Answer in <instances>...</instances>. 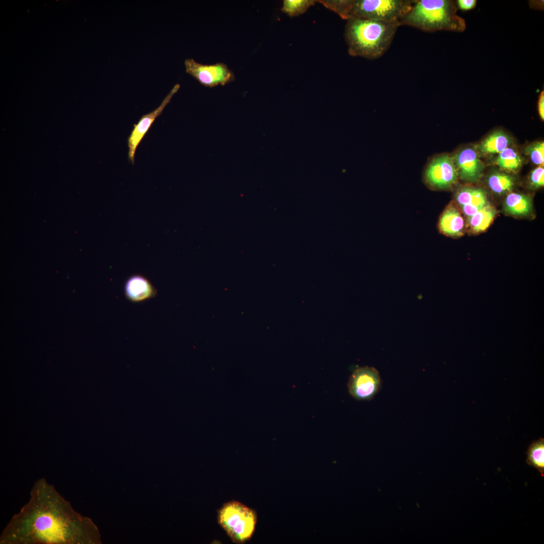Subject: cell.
Wrapping results in <instances>:
<instances>
[{
	"mask_svg": "<svg viewBox=\"0 0 544 544\" xmlns=\"http://www.w3.org/2000/svg\"><path fill=\"white\" fill-rule=\"evenodd\" d=\"M100 536L44 478L35 482L28 502L4 529L1 544H96Z\"/></svg>",
	"mask_w": 544,
	"mask_h": 544,
	"instance_id": "cell-1",
	"label": "cell"
},
{
	"mask_svg": "<svg viewBox=\"0 0 544 544\" xmlns=\"http://www.w3.org/2000/svg\"><path fill=\"white\" fill-rule=\"evenodd\" d=\"M399 26L398 20L348 19L344 37L349 54L369 59L381 57L390 46Z\"/></svg>",
	"mask_w": 544,
	"mask_h": 544,
	"instance_id": "cell-2",
	"label": "cell"
},
{
	"mask_svg": "<svg viewBox=\"0 0 544 544\" xmlns=\"http://www.w3.org/2000/svg\"><path fill=\"white\" fill-rule=\"evenodd\" d=\"M456 1L414 0L410 10L399 20L405 25L434 32L448 31L461 32L466 28L465 20L456 14Z\"/></svg>",
	"mask_w": 544,
	"mask_h": 544,
	"instance_id": "cell-3",
	"label": "cell"
},
{
	"mask_svg": "<svg viewBox=\"0 0 544 544\" xmlns=\"http://www.w3.org/2000/svg\"><path fill=\"white\" fill-rule=\"evenodd\" d=\"M414 0H328L326 8L342 19L399 21L411 9Z\"/></svg>",
	"mask_w": 544,
	"mask_h": 544,
	"instance_id": "cell-4",
	"label": "cell"
},
{
	"mask_svg": "<svg viewBox=\"0 0 544 544\" xmlns=\"http://www.w3.org/2000/svg\"><path fill=\"white\" fill-rule=\"evenodd\" d=\"M218 521L234 542L244 543L254 532L257 514L254 510L233 500L224 504L219 510Z\"/></svg>",
	"mask_w": 544,
	"mask_h": 544,
	"instance_id": "cell-5",
	"label": "cell"
},
{
	"mask_svg": "<svg viewBox=\"0 0 544 544\" xmlns=\"http://www.w3.org/2000/svg\"><path fill=\"white\" fill-rule=\"evenodd\" d=\"M184 65L186 73L206 87L225 85L235 80L233 73L223 63L202 64L193 58H187L184 61Z\"/></svg>",
	"mask_w": 544,
	"mask_h": 544,
	"instance_id": "cell-6",
	"label": "cell"
},
{
	"mask_svg": "<svg viewBox=\"0 0 544 544\" xmlns=\"http://www.w3.org/2000/svg\"><path fill=\"white\" fill-rule=\"evenodd\" d=\"M381 380L379 372L372 367L356 369L348 383L349 393L358 400H369L378 392Z\"/></svg>",
	"mask_w": 544,
	"mask_h": 544,
	"instance_id": "cell-7",
	"label": "cell"
},
{
	"mask_svg": "<svg viewBox=\"0 0 544 544\" xmlns=\"http://www.w3.org/2000/svg\"><path fill=\"white\" fill-rule=\"evenodd\" d=\"M457 177L452 158L446 154L434 158L427 167L424 174L426 183L439 189L450 188L456 182Z\"/></svg>",
	"mask_w": 544,
	"mask_h": 544,
	"instance_id": "cell-8",
	"label": "cell"
},
{
	"mask_svg": "<svg viewBox=\"0 0 544 544\" xmlns=\"http://www.w3.org/2000/svg\"><path fill=\"white\" fill-rule=\"evenodd\" d=\"M179 88V84H176L165 97L160 106L152 112L143 115L139 122L133 125V128L127 140L128 158L131 164H134L135 153L138 145L154 121L161 114L166 106L170 103L172 97L178 91Z\"/></svg>",
	"mask_w": 544,
	"mask_h": 544,
	"instance_id": "cell-9",
	"label": "cell"
},
{
	"mask_svg": "<svg viewBox=\"0 0 544 544\" xmlns=\"http://www.w3.org/2000/svg\"><path fill=\"white\" fill-rule=\"evenodd\" d=\"M458 176L467 182H475L481 177L483 165L475 150L466 148L457 152L452 158Z\"/></svg>",
	"mask_w": 544,
	"mask_h": 544,
	"instance_id": "cell-10",
	"label": "cell"
},
{
	"mask_svg": "<svg viewBox=\"0 0 544 544\" xmlns=\"http://www.w3.org/2000/svg\"><path fill=\"white\" fill-rule=\"evenodd\" d=\"M455 199L463 213L467 218L489 204L485 191L478 188L461 187L457 191Z\"/></svg>",
	"mask_w": 544,
	"mask_h": 544,
	"instance_id": "cell-11",
	"label": "cell"
},
{
	"mask_svg": "<svg viewBox=\"0 0 544 544\" xmlns=\"http://www.w3.org/2000/svg\"><path fill=\"white\" fill-rule=\"evenodd\" d=\"M438 227L440 232L447 236L458 237L464 234V219L454 202H451L442 213Z\"/></svg>",
	"mask_w": 544,
	"mask_h": 544,
	"instance_id": "cell-12",
	"label": "cell"
},
{
	"mask_svg": "<svg viewBox=\"0 0 544 544\" xmlns=\"http://www.w3.org/2000/svg\"><path fill=\"white\" fill-rule=\"evenodd\" d=\"M127 298L132 302L142 301L152 297L156 291L151 283L145 278L135 275L127 281L125 286Z\"/></svg>",
	"mask_w": 544,
	"mask_h": 544,
	"instance_id": "cell-13",
	"label": "cell"
},
{
	"mask_svg": "<svg viewBox=\"0 0 544 544\" xmlns=\"http://www.w3.org/2000/svg\"><path fill=\"white\" fill-rule=\"evenodd\" d=\"M505 211L511 215L524 216L532 210L531 198L525 194L511 193L506 197L504 204Z\"/></svg>",
	"mask_w": 544,
	"mask_h": 544,
	"instance_id": "cell-14",
	"label": "cell"
},
{
	"mask_svg": "<svg viewBox=\"0 0 544 544\" xmlns=\"http://www.w3.org/2000/svg\"><path fill=\"white\" fill-rule=\"evenodd\" d=\"M497 214L495 208L488 204L473 216L467 218L469 230L474 233L485 231L493 222Z\"/></svg>",
	"mask_w": 544,
	"mask_h": 544,
	"instance_id": "cell-15",
	"label": "cell"
},
{
	"mask_svg": "<svg viewBox=\"0 0 544 544\" xmlns=\"http://www.w3.org/2000/svg\"><path fill=\"white\" fill-rule=\"evenodd\" d=\"M511 140L502 131H496L487 137L480 144L479 149L486 154H499L509 147Z\"/></svg>",
	"mask_w": 544,
	"mask_h": 544,
	"instance_id": "cell-16",
	"label": "cell"
},
{
	"mask_svg": "<svg viewBox=\"0 0 544 544\" xmlns=\"http://www.w3.org/2000/svg\"><path fill=\"white\" fill-rule=\"evenodd\" d=\"M527 464L535 469L544 476V439L539 438L533 441L529 445L526 452Z\"/></svg>",
	"mask_w": 544,
	"mask_h": 544,
	"instance_id": "cell-17",
	"label": "cell"
},
{
	"mask_svg": "<svg viewBox=\"0 0 544 544\" xmlns=\"http://www.w3.org/2000/svg\"><path fill=\"white\" fill-rule=\"evenodd\" d=\"M495 162L501 169L509 172L517 171L522 164L520 155L515 150L510 147L500 152Z\"/></svg>",
	"mask_w": 544,
	"mask_h": 544,
	"instance_id": "cell-18",
	"label": "cell"
},
{
	"mask_svg": "<svg viewBox=\"0 0 544 544\" xmlns=\"http://www.w3.org/2000/svg\"><path fill=\"white\" fill-rule=\"evenodd\" d=\"M488 184L491 189L498 194H503L511 191L514 184L512 176L504 173L495 172L488 179Z\"/></svg>",
	"mask_w": 544,
	"mask_h": 544,
	"instance_id": "cell-19",
	"label": "cell"
},
{
	"mask_svg": "<svg viewBox=\"0 0 544 544\" xmlns=\"http://www.w3.org/2000/svg\"><path fill=\"white\" fill-rule=\"evenodd\" d=\"M316 2L315 0H284L281 11L290 17H297L303 14Z\"/></svg>",
	"mask_w": 544,
	"mask_h": 544,
	"instance_id": "cell-20",
	"label": "cell"
},
{
	"mask_svg": "<svg viewBox=\"0 0 544 544\" xmlns=\"http://www.w3.org/2000/svg\"><path fill=\"white\" fill-rule=\"evenodd\" d=\"M525 153L529 155L531 161L541 166L544 163V143L543 141L535 142L525 148Z\"/></svg>",
	"mask_w": 544,
	"mask_h": 544,
	"instance_id": "cell-21",
	"label": "cell"
},
{
	"mask_svg": "<svg viewBox=\"0 0 544 544\" xmlns=\"http://www.w3.org/2000/svg\"><path fill=\"white\" fill-rule=\"evenodd\" d=\"M544 168L539 166L534 169L530 175V183L533 188H538L544 184Z\"/></svg>",
	"mask_w": 544,
	"mask_h": 544,
	"instance_id": "cell-22",
	"label": "cell"
},
{
	"mask_svg": "<svg viewBox=\"0 0 544 544\" xmlns=\"http://www.w3.org/2000/svg\"><path fill=\"white\" fill-rule=\"evenodd\" d=\"M477 4L476 0H458L456 5L458 8L461 11H468L475 8Z\"/></svg>",
	"mask_w": 544,
	"mask_h": 544,
	"instance_id": "cell-23",
	"label": "cell"
},
{
	"mask_svg": "<svg viewBox=\"0 0 544 544\" xmlns=\"http://www.w3.org/2000/svg\"><path fill=\"white\" fill-rule=\"evenodd\" d=\"M538 110L541 119H544V92L542 91L539 95L538 101Z\"/></svg>",
	"mask_w": 544,
	"mask_h": 544,
	"instance_id": "cell-24",
	"label": "cell"
}]
</instances>
